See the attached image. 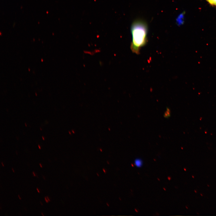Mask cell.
<instances>
[{
	"mask_svg": "<svg viewBox=\"0 0 216 216\" xmlns=\"http://www.w3.org/2000/svg\"><path fill=\"white\" fill-rule=\"evenodd\" d=\"M18 196L19 198L21 200V198H20V196H19V195H18Z\"/></svg>",
	"mask_w": 216,
	"mask_h": 216,
	"instance_id": "30bf717a",
	"label": "cell"
},
{
	"mask_svg": "<svg viewBox=\"0 0 216 216\" xmlns=\"http://www.w3.org/2000/svg\"><path fill=\"white\" fill-rule=\"evenodd\" d=\"M135 164L136 166L138 167H140L142 165V161L141 160L139 159H137L135 160Z\"/></svg>",
	"mask_w": 216,
	"mask_h": 216,
	"instance_id": "3957f363",
	"label": "cell"
},
{
	"mask_svg": "<svg viewBox=\"0 0 216 216\" xmlns=\"http://www.w3.org/2000/svg\"><path fill=\"white\" fill-rule=\"evenodd\" d=\"M39 164H40V166L41 167H42V165H41V164L40 163Z\"/></svg>",
	"mask_w": 216,
	"mask_h": 216,
	"instance_id": "8fae6325",
	"label": "cell"
},
{
	"mask_svg": "<svg viewBox=\"0 0 216 216\" xmlns=\"http://www.w3.org/2000/svg\"><path fill=\"white\" fill-rule=\"evenodd\" d=\"M12 170H13V172H14V169H13V168H12Z\"/></svg>",
	"mask_w": 216,
	"mask_h": 216,
	"instance_id": "7c38bea8",
	"label": "cell"
},
{
	"mask_svg": "<svg viewBox=\"0 0 216 216\" xmlns=\"http://www.w3.org/2000/svg\"><path fill=\"white\" fill-rule=\"evenodd\" d=\"M33 175H34V176H36V175L34 173V172H33Z\"/></svg>",
	"mask_w": 216,
	"mask_h": 216,
	"instance_id": "ba28073f",
	"label": "cell"
},
{
	"mask_svg": "<svg viewBox=\"0 0 216 216\" xmlns=\"http://www.w3.org/2000/svg\"><path fill=\"white\" fill-rule=\"evenodd\" d=\"M38 146L39 148L40 149V146H39V145H38Z\"/></svg>",
	"mask_w": 216,
	"mask_h": 216,
	"instance_id": "5bb4252c",
	"label": "cell"
},
{
	"mask_svg": "<svg viewBox=\"0 0 216 216\" xmlns=\"http://www.w3.org/2000/svg\"><path fill=\"white\" fill-rule=\"evenodd\" d=\"M2 166H4V165H3L2 162Z\"/></svg>",
	"mask_w": 216,
	"mask_h": 216,
	"instance_id": "4fadbf2b",
	"label": "cell"
},
{
	"mask_svg": "<svg viewBox=\"0 0 216 216\" xmlns=\"http://www.w3.org/2000/svg\"><path fill=\"white\" fill-rule=\"evenodd\" d=\"M46 198H47V199L49 201H50V200L49 199V198H48V196H47V197H46Z\"/></svg>",
	"mask_w": 216,
	"mask_h": 216,
	"instance_id": "52a82bcc",
	"label": "cell"
},
{
	"mask_svg": "<svg viewBox=\"0 0 216 216\" xmlns=\"http://www.w3.org/2000/svg\"><path fill=\"white\" fill-rule=\"evenodd\" d=\"M130 31L132 41L130 48L133 53L138 54L141 48L145 46L147 43V24L143 20H136L132 23Z\"/></svg>",
	"mask_w": 216,
	"mask_h": 216,
	"instance_id": "6da1fadb",
	"label": "cell"
},
{
	"mask_svg": "<svg viewBox=\"0 0 216 216\" xmlns=\"http://www.w3.org/2000/svg\"><path fill=\"white\" fill-rule=\"evenodd\" d=\"M41 214H42V215L44 216V215L42 213H41Z\"/></svg>",
	"mask_w": 216,
	"mask_h": 216,
	"instance_id": "2e32d148",
	"label": "cell"
},
{
	"mask_svg": "<svg viewBox=\"0 0 216 216\" xmlns=\"http://www.w3.org/2000/svg\"><path fill=\"white\" fill-rule=\"evenodd\" d=\"M210 4L216 7V0H206Z\"/></svg>",
	"mask_w": 216,
	"mask_h": 216,
	"instance_id": "277c9868",
	"label": "cell"
},
{
	"mask_svg": "<svg viewBox=\"0 0 216 216\" xmlns=\"http://www.w3.org/2000/svg\"><path fill=\"white\" fill-rule=\"evenodd\" d=\"M46 198H47L46 197H45L44 198V199H45V200L46 201V202L47 203H48V202L49 201L47 199H46Z\"/></svg>",
	"mask_w": 216,
	"mask_h": 216,
	"instance_id": "5b68a950",
	"label": "cell"
},
{
	"mask_svg": "<svg viewBox=\"0 0 216 216\" xmlns=\"http://www.w3.org/2000/svg\"><path fill=\"white\" fill-rule=\"evenodd\" d=\"M43 137V140H44V137Z\"/></svg>",
	"mask_w": 216,
	"mask_h": 216,
	"instance_id": "e0dca14e",
	"label": "cell"
},
{
	"mask_svg": "<svg viewBox=\"0 0 216 216\" xmlns=\"http://www.w3.org/2000/svg\"><path fill=\"white\" fill-rule=\"evenodd\" d=\"M40 203H41V204L42 205H43V204H42V203H41V202L40 201Z\"/></svg>",
	"mask_w": 216,
	"mask_h": 216,
	"instance_id": "9a60e30c",
	"label": "cell"
},
{
	"mask_svg": "<svg viewBox=\"0 0 216 216\" xmlns=\"http://www.w3.org/2000/svg\"><path fill=\"white\" fill-rule=\"evenodd\" d=\"M103 171L105 173V172H106V171H105V170L104 169H103Z\"/></svg>",
	"mask_w": 216,
	"mask_h": 216,
	"instance_id": "8992f818",
	"label": "cell"
},
{
	"mask_svg": "<svg viewBox=\"0 0 216 216\" xmlns=\"http://www.w3.org/2000/svg\"><path fill=\"white\" fill-rule=\"evenodd\" d=\"M171 115L170 109L169 107H167L166 110L164 114V117L166 118H169Z\"/></svg>",
	"mask_w": 216,
	"mask_h": 216,
	"instance_id": "7a4b0ae2",
	"label": "cell"
},
{
	"mask_svg": "<svg viewBox=\"0 0 216 216\" xmlns=\"http://www.w3.org/2000/svg\"><path fill=\"white\" fill-rule=\"evenodd\" d=\"M36 189H37V190L38 192L39 193L40 192V191H39L38 189V188H36Z\"/></svg>",
	"mask_w": 216,
	"mask_h": 216,
	"instance_id": "9c48e42d",
	"label": "cell"
}]
</instances>
